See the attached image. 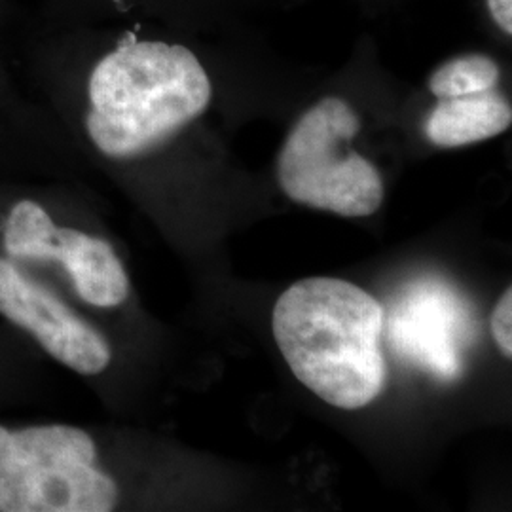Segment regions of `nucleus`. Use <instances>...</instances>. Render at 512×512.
I'll return each instance as SVG.
<instances>
[{"mask_svg": "<svg viewBox=\"0 0 512 512\" xmlns=\"http://www.w3.org/2000/svg\"><path fill=\"white\" fill-rule=\"evenodd\" d=\"M211 97L198 55L179 42L141 37L133 27L88 71L84 131L110 160H135L202 116Z\"/></svg>", "mask_w": 512, "mask_h": 512, "instance_id": "obj_1", "label": "nucleus"}, {"mask_svg": "<svg viewBox=\"0 0 512 512\" xmlns=\"http://www.w3.org/2000/svg\"><path fill=\"white\" fill-rule=\"evenodd\" d=\"M384 323L372 294L336 277L294 283L272 315L277 348L294 376L342 410L365 408L384 391Z\"/></svg>", "mask_w": 512, "mask_h": 512, "instance_id": "obj_2", "label": "nucleus"}, {"mask_svg": "<svg viewBox=\"0 0 512 512\" xmlns=\"http://www.w3.org/2000/svg\"><path fill=\"white\" fill-rule=\"evenodd\" d=\"M118 484L97 467L92 437L74 425H0V512H109Z\"/></svg>", "mask_w": 512, "mask_h": 512, "instance_id": "obj_3", "label": "nucleus"}, {"mask_svg": "<svg viewBox=\"0 0 512 512\" xmlns=\"http://www.w3.org/2000/svg\"><path fill=\"white\" fill-rule=\"evenodd\" d=\"M361 120L348 101L325 97L291 129L277 158V181L300 205L368 217L384 202V181L365 156L346 150Z\"/></svg>", "mask_w": 512, "mask_h": 512, "instance_id": "obj_4", "label": "nucleus"}, {"mask_svg": "<svg viewBox=\"0 0 512 512\" xmlns=\"http://www.w3.org/2000/svg\"><path fill=\"white\" fill-rule=\"evenodd\" d=\"M2 243L12 258L59 262L78 296L90 306L116 308L128 300L129 277L110 243L57 226L35 200H19L12 205Z\"/></svg>", "mask_w": 512, "mask_h": 512, "instance_id": "obj_5", "label": "nucleus"}, {"mask_svg": "<svg viewBox=\"0 0 512 512\" xmlns=\"http://www.w3.org/2000/svg\"><path fill=\"white\" fill-rule=\"evenodd\" d=\"M0 315L82 376L101 374L112 361L109 342L99 330L6 258H0Z\"/></svg>", "mask_w": 512, "mask_h": 512, "instance_id": "obj_6", "label": "nucleus"}, {"mask_svg": "<svg viewBox=\"0 0 512 512\" xmlns=\"http://www.w3.org/2000/svg\"><path fill=\"white\" fill-rule=\"evenodd\" d=\"M458 311L452 300L439 291H416L404 302L403 313L395 315L391 340L397 348L442 378H454L461 366L456 353L454 330Z\"/></svg>", "mask_w": 512, "mask_h": 512, "instance_id": "obj_7", "label": "nucleus"}, {"mask_svg": "<svg viewBox=\"0 0 512 512\" xmlns=\"http://www.w3.org/2000/svg\"><path fill=\"white\" fill-rule=\"evenodd\" d=\"M511 122V103L492 90L439 99L425 120V135L435 147H467L505 133Z\"/></svg>", "mask_w": 512, "mask_h": 512, "instance_id": "obj_8", "label": "nucleus"}, {"mask_svg": "<svg viewBox=\"0 0 512 512\" xmlns=\"http://www.w3.org/2000/svg\"><path fill=\"white\" fill-rule=\"evenodd\" d=\"M499 65L490 55H459L442 63L429 78V90L437 99L492 92L499 82Z\"/></svg>", "mask_w": 512, "mask_h": 512, "instance_id": "obj_9", "label": "nucleus"}, {"mask_svg": "<svg viewBox=\"0 0 512 512\" xmlns=\"http://www.w3.org/2000/svg\"><path fill=\"white\" fill-rule=\"evenodd\" d=\"M492 334L495 344L501 349V353L511 359L512 357V289L509 287L501 294L499 302L495 304L492 313Z\"/></svg>", "mask_w": 512, "mask_h": 512, "instance_id": "obj_10", "label": "nucleus"}, {"mask_svg": "<svg viewBox=\"0 0 512 512\" xmlns=\"http://www.w3.org/2000/svg\"><path fill=\"white\" fill-rule=\"evenodd\" d=\"M490 16L495 21V25L505 33L512 35V0H486Z\"/></svg>", "mask_w": 512, "mask_h": 512, "instance_id": "obj_11", "label": "nucleus"}, {"mask_svg": "<svg viewBox=\"0 0 512 512\" xmlns=\"http://www.w3.org/2000/svg\"><path fill=\"white\" fill-rule=\"evenodd\" d=\"M0 31H2V23H0ZM0 52H2V33H0ZM4 65H2V54H0V82H4Z\"/></svg>", "mask_w": 512, "mask_h": 512, "instance_id": "obj_12", "label": "nucleus"}]
</instances>
